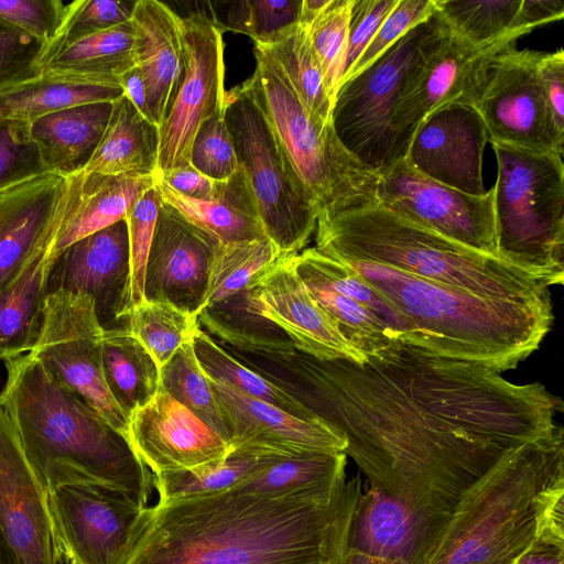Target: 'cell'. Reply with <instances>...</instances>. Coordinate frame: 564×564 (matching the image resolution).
Wrapping results in <instances>:
<instances>
[{"label": "cell", "mask_w": 564, "mask_h": 564, "mask_svg": "<svg viewBox=\"0 0 564 564\" xmlns=\"http://www.w3.org/2000/svg\"><path fill=\"white\" fill-rule=\"evenodd\" d=\"M122 95L121 86L104 80L42 74L0 90V118L32 122L78 105L112 102Z\"/></svg>", "instance_id": "31"}, {"label": "cell", "mask_w": 564, "mask_h": 564, "mask_svg": "<svg viewBox=\"0 0 564 564\" xmlns=\"http://www.w3.org/2000/svg\"><path fill=\"white\" fill-rule=\"evenodd\" d=\"M360 477L263 495L234 488L144 508L120 564H341Z\"/></svg>", "instance_id": "2"}, {"label": "cell", "mask_w": 564, "mask_h": 564, "mask_svg": "<svg viewBox=\"0 0 564 564\" xmlns=\"http://www.w3.org/2000/svg\"><path fill=\"white\" fill-rule=\"evenodd\" d=\"M193 345L199 366L207 377L228 383L243 393L269 402L296 416L317 419L283 388L235 358L200 327L195 333Z\"/></svg>", "instance_id": "39"}, {"label": "cell", "mask_w": 564, "mask_h": 564, "mask_svg": "<svg viewBox=\"0 0 564 564\" xmlns=\"http://www.w3.org/2000/svg\"><path fill=\"white\" fill-rule=\"evenodd\" d=\"M514 564H564V546L534 542Z\"/></svg>", "instance_id": "60"}, {"label": "cell", "mask_w": 564, "mask_h": 564, "mask_svg": "<svg viewBox=\"0 0 564 564\" xmlns=\"http://www.w3.org/2000/svg\"><path fill=\"white\" fill-rule=\"evenodd\" d=\"M229 431L231 452L291 457L308 453H344L345 437L317 419L296 416L209 378Z\"/></svg>", "instance_id": "19"}, {"label": "cell", "mask_w": 564, "mask_h": 564, "mask_svg": "<svg viewBox=\"0 0 564 564\" xmlns=\"http://www.w3.org/2000/svg\"><path fill=\"white\" fill-rule=\"evenodd\" d=\"M225 110L202 123L191 150V164L214 181H226L240 169Z\"/></svg>", "instance_id": "50"}, {"label": "cell", "mask_w": 564, "mask_h": 564, "mask_svg": "<svg viewBox=\"0 0 564 564\" xmlns=\"http://www.w3.org/2000/svg\"><path fill=\"white\" fill-rule=\"evenodd\" d=\"M45 173L30 122L0 118V191Z\"/></svg>", "instance_id": "51"}, {"label": "cell", "mask_w": 564, "mask_h": 564, "mask_svg": "<svg viewBox=\"0 0 564 564\" xmlns=\"http://www.w3.org/2000/svg\"><path fill=\"white\" fill-rule=\"evenodd\" d=\"M135 65L148 88L154 123L166 118L183 77L182 18L158 0L134 2Z\"/></svg>", "instance_id": "26"}, {"label": "cell", "mask_w": 564, "mask_h": 564, "mask_svg": "<svg viewBox=\"0 0 564 564\" xmlns=\"http://www.w3.org/2000/svg\"><path fill=\"white\" fill-rule=\"evenodd\" d=\"M494 194V186L475 196L437 183L404 158L377 174L376 202L456 242L499 256Z\"/></svg>", "instance_id": "14"}, {"label": "cell", "mask_w": 564, "mask_h": 564, "mask_svg": "<svg viewBox=\"0 0 564 564\" xmlns=\"http://www.w3.org/2000/svg\"><path fill=\"white\" fill-rule=\"evenodd\" d=\"M119 83L123 90V95L131 101L135 109L148 121L154 123L149 102L147 84L140 68L135 65L123 73L119 77Z\"/></svg>", "instance_id": "59"}, {"label": "cell", "mask_w": 564, "mask_h": 564, "mask_svg": "<svg viewBox=\"0 0 564 564\" xmlns=\"http://www.w3.org/2000/svg\"><path fill=\"white\" fill-rule=\"evenodd\" d=\"M564 470V432L511 451L459 497L425 564H510L536 540L541 490Z\"/></svg>", "instance_id": "6"}, {"label": "cell", "mask_w": 564, "mask_h": 564, "mask_svg": "<svg viewBox=\"0 0 564 564\" xmlns=\"http://www.w3.org/2000/svg\"><path fill=\"white\" fill-rule=\"evenodd\" d=\"M434 12L433 0H398L341 84L360 73L401 36L426 21Z\"/></svg>", "instance_id": "53"}, {"label": "cell", "mask_w": 564, "mask_h": 564, "mask_svg": "<svg viewBox=\"0 0 564 564\" xmlns=\"http://www.w3.org/2000/svg\"><path fill=\"white\" fill-rule=\"evenodd\" d=\"M397 3L398 0H352L343 79Z\"/></svg>", "instance_id": "55"}, {"label": "cell", "mask_w": 564, "mask_h": 564, "mask_svg": "<svg viewBox=\"0 0 564 564\" xmlns=\"http://www.w3.org/2000/svg\"><path fill=\"white\" fill-rule=\"evenodd\" d=\"M225 118L267 237L282 253H300L316 229L315 202L242 84L227 90Z\"/></svg>", "instance_id": "9"}, {"label": "cell", "mask_w": 564, "mask_h": 564, "mask_svg": "<svg viewBox=\"0 0 564 564\" xmlns=\"http://www.w3.org/2000/svg\"><path fill=\"white\" fill-rule=\"evenodd\" d=\"M257 359L258 372L345 437L372 487L447 522L498 460L561 427L562 401L544 384L401 340L361 365L299 350Z\"/></svg>", "instance_id": "1"}, {"label": "cell", "mask_w": 564, "mask_h": 564, "mask_svg": "<svg viewBox=\"0 0 564 564\" xmlns=\"http://www.w3.org/2000/svg\"><path fill=\"white\" fill-rule=\"evenodd\" d=\"M129 237L123 219L84 237L53 257L47 294L62 290L89 296L104 329L123 326L130 271Z\"/></svg>", "instance_id": "21"}, {"label": "cell", "mask_w": 564, "mask_h": 564, "mask_svg": "<svg viewBox=\"0 0 564 564\" xmlns=\"http://www.w3.org/2000/svg\"><path fill=\"white\" fill-rule=\"evenodd\" d=\"M63 555L78 564H120L143 510L126 494L101 486L67 485L48 492Z\"/></svg>", "instance_id": "17"}, {"label": "cell", "mask_w": 564, "mask_h": 564, "mask_svg": "<svg viewBox=\"0 0 564 564\" xmlns=\"http://www.w3.org/2000/svg\"><path fill=\"white\" fill-rule=\"evenodd\" d=\"M128 442L153 476L194 469L231 452L223 437L161 386L148 403L131 413Z\"/></svg>", "instance_id": "20"}, {"label": "cell", "mask_w": 564, "mask_h": 564, "mask_svg": "<svg viewBox=\"0 0 564 564\" xmlns=\"http://www.w3.org/2000/svg\"><path fill=\"white\" fill-rule=\"evenodd\" d=\"M135 66L132 21L65 44L42 61V74L87 77L119 85Z\"/></svg>", "instance_id": "33"}, {"label": "cell", "mask_w": 564, "mask_h": 564, "mask_svg": "<svg viewBox=\"0 0 564 564\" xmlns=\"http://www.w3.org/2000/svg\"><path fill=\"white\" fill-rule=\"evenodd\" d=\"M302 0H242L232 3L227 23L220 26L250 36L254 43L265 44L278 34L296 24Z\"/></svg>", "instance_id": "48"}, {"label": "cell", "mask_w": 564, "mask_h": 564, "mask_svg": "<svg viewBox=\"0 0 564 564\" xmlns=\"http://www.w3.org/2000/svg\"><path fill=\"white\" fill-rule=\"evenodd\" d=\"M158 148L159 127L148 121L122 95L112 101L106 130L83 172L155 174Z\"/></svg>", "instance_id": "30"}, {"label": "cell", "mask_w": 564, "mask_h": 564, "mask_svg": "<svg viewBox=\"0 0 564 564\" xmlns=\"http://www.w3.org/2000/svg\"><path fill=\"white\" fill-rule=\"evenodd\" d=\"M338 261L415 326L425 349L499 373L538 350L554 319L552 303L480 297L382 264Z\"/></svg>", "instance_id": "5"}, {"label": "cell", "mask_w": 564, "mask_h": 564, "mask_svg": "<svg viewBox=\"0 0 564 564\" xmlns=\"http://www.w3.org/2000/svg\"><path fill=\"white\" fill-rule=\"evenodd\" d=\"M68 186L45 173L0 191V290L53 247Z\"/></svg>", "instance_id": "24"}, {"label": "cell", "mask_w": 564, "mask_h": 564, "mask_svg": "<svg viewBox=\"0 0 564 564\" xmlns=\"http://www.w3.org/2000/svg\"><path fill=\"white\" fill-rule=\"evenodd\" d=\"M510 564H514V562L510 563Z\"/></svg>", "instance_id": "64"}, {"label": "cell", "mask_w": 564, "mask_h": 564, "mask_svg": "<svg viewBox=\"0 0 564 564\" xmlns=\"http://www.w3.org/2000/svg\"><path fill=\"white\" fill-rule=\"evenodd\" d=\"M254 57V73L242 86L263 111L317 214L376 202L377 174L345 149L333 126L314 123L280 66L256 44Z\"/></svg>", "instance_id": "7"}, {"label": "cell", "mask_w": 564, "mask_h": 564, "mask_svg": "<svg viewBox=\"0 0 564 564\" xmlns=\"http://www.w3.org/2000/svg\"><path fill=\"white\" fill-rule=\"evenodd\" d=\"M564 2L561 0H521L514 28L528 33L534 29L563 19Z\"/></svg>", "instance_id": "58"}, {"label": "cell", "mask_w": 564, "mask_h": 564, "mask_svg": "<svg viewBox=\"0 0 564 564\" xmlns=\"http://www.w3.org/2000/svg\"><path fill=\"white\" fill-rule=\"evenodd\" d=\"M341 564H406L397 560H388L347 549Z\"/></svg>", "instance_id": "61"}, {"label": "cell", "mask_w": 564, "mask_h": 564, "mask_svg": "<svg viewBox=\"0 0 564 564\" xmlns=\"http://www.w3.org/2000/svg\"><path fill=\"white\" fill-rule=\"evenodd\" d=\"M284 254L269 238L220 243L210 263L198 314L245 290L256 275Z\"/></svg>", "instance_id": "42"}, {"label": "cell", "mask_w": 564, "mask_h": 564, "mask_svg": "<svg viewBox=\"0 0 564 564\" xmlns=\"http://www.w3.org/2000/svg\"><path fill=\"white\" fill-rule=\"evenodd\" d=\"M344 453H308L279 457L236 488L263 495H285L328 486L346 475Z\"/></svg>", "instance_id": "41"}, {"label": "cell", "mask_w": 564, "mask_h": 564, "mask_svg": "<svg viewBox=\"0 0 564 564\" xmlns=\"http://www.w3.org/2000/svg\"><path fill=\"white\" fill-rule=\"evenodd\" d=\"M64 564H78V563L74 560H66Z\"/></svg>", "instance_id": "63"}, {"label": "cell", "mask_w": 564, "mask_h": 564, "mask_svg": "<svg viewBox=\"0 0 564 564\" xmlns=\"http://www.w3.org/2000/svg\"><path fill=\"white\" fill-rule=\"evenodd\" d=\"M296 254H284L256 275L245 289L251 310L279 326L295 349L318 360L367 357L350 345L311 295L295 267Z\"/></svg>", "instance_id": "18"}, {"label": "cell", "mask_w": 564, "mask_h": 564, "mask_svg": "<svg viewBox=\"0 0 564 564\" xmlns=\"http://www.w3.org/2000/svg\"><path fill=\"white\" fill-rule=\"evenodd\" d=\"M220 243L162 202L145 268L144 299L169 302L198 315Z\"/></svg>", "instance_id": "22"}, {"label": "cell", "mask_w": 564, "mask_h": 564, "mask_svg": "<svg viewBox=\"0 0 564 564\" xmlns=\"http://www.w3.org/2000/svg\"><path fill=\"white\" fill-rule=\"evenodd\" d=\"M154 186L163 203L221 243L268 238L241 167L209 198L184 196L160 178Z\"/></svg>", "instance_id": "29"}, {"label": "cell", "mask_w": 564, "mask_h": 564, "mask_svg": "<svg viewBox=\"0 0 564 564\" xmlns=\"http://www.w3.org/2000/svg\"><path fill=\"white\" fill-rule=\"evenodd\" d=\"M46 44L0 20V90L42 75Z\"/></svg>", "instance_id": "52"}, {"label": "cell", "mask_w": 564, "mask_h": 564, "mask_svg": "<svg viewBox=\"0 0 564 564\" xmlns=\"http://www.w3.org/2000/svg\"><path fill=\"white\" fill-rule=\"evenodd\" d=\"M0 532L13 564H64L48 494L0 405Z\"/></svg>", "instance_id": "16"}, {"label": "cell", "mask_w": 564, "mask_h": 564, "mask_svg": "<svg viewBox=\"0 0 564 564\" xmlns=\"http://www.w3.org/2000/svg\"><path fill=\"white\" fill-rule=\"evenodd\" d=\"M181 28L184 72L170 111L159 127L155 177L191 164L199 127L226 107L223 29L203 12L182 18Z\"/></svg>", "instance_id": "13"}, {"label": "cell", "mask_w": 564, "mask_h": 564, "mask_svg": "<svg viewBox=\"0 0 564 564\" xmlns=\"http://www.w3.org/2000/svg\"><path fill=\"white\" fill-rule=\"evenodd\" d=\"M295 267L301 278L317 281L361 304L399 340L424 348L415 326L346 263L324 256L314 247L295 256Z\"/></svg>", "instance_id": "36"}, {"label": "cell", "mask_w": 564, "mask_h": 564, "mask_svg": "<svg viewBox=\"0 0 564 564\" xmlns=\"http://www.w3.org/2000/svg\"><path fill=\"white\" fill-rule=\"evenodd\" d=\"M447 523L419 513L370 486L355 508L347 549L406 564H425Z\"/></svg>", "instance_id": "25"}, {"label": "cell", "mask_w": 564, "mask_h": 564, "mask_svg": "<svg viewBox=\"0 0 564 564\" xmlns=\"http://www.w3.org/2000/svg\"><path fill=\"white\" fill-rule=\"evenodd\" d=\"M198 322L237 351L260 357H283L296 350L279 326L249 307L245 290L202 310Z\"/></svg>", "instance_id": "34"}, {"label": "cell", "mask_w": 564, "mask_h": 564, "mask_svg": "<svg viewBox=\"0 0 564 564\" xmlns=\"http://www.w3.org/2000/svg\"><path fill=\"white\" fill-rule=\"evenodd\" d=\"M351 3L352 0H328L308 24H303L321 65L333 108L344 75Z\"/></svg>", "instance_id": "46"}, {"label": "cell", "mask_w": 564, "mask_h": 564, "mask_svg": "<svg viewBox=\"0 0 564 564\" xmlns=\"http://www.w3.org/2000/svg\"><path fill=\"white\" fill-rule=\"evenodd\" d=\"M154 184L151 173L80 172L70 176L53 241V257L73 242L123 219L131 205Z\"/></svg>", "instance_id": "27"}, {"label": "cell", "mask_w": 564, "mask_h": 564, "mask_svg": "<svg viewBox=\"0 0 564 564\" xmlns=\"http://www.w3.org/2000/svg\"><path fill=\"white\" fill-rule=\"evenodd\" d=\"M499 256L545 276L564 279V163L557 151L491 143Z\"/></svg>", "instance_id": "8"}, {"label": "cell", "mask_w": 564, "mask_h": 564, "mask_svg": "<svg viewBox=\"0 0 564 564\" xmlns=\"http://www.w3.org/2000/svg\"><path fill=\"white\" fill-rule=\"evenodd\" d=\"M525 34L513 30L476 45L446 25L412 70L398 102L393 118L398 160L405 156L415 131L432 112L449 105L474 107L492 59Z\"/></svg>", "instance_id": "12"}, {"label": "cell", "mask_w": 564, "mask_h": 564, "mask_svg": "<svg viewBox=\"0 0 564 564\" xmlns=\"http://www.w3.org/2000/svg\"><path fill=\"white\" fill-rule=\"evenodd\" d=\"M52 260L51 248L0 290V360L3 362L29 352L37 339Z\"/></svg>", "instance_id": "32"}, {"label": "cell", "mask_w": 564, "mask_h": 564, "mask_svg": "<svg viewBox=\"0 0 564 564\" xmlns=\"http://www.w3.org/2000/svg\"><path fill=\"white\" fill-rule=\"evenodd\" d=\"M276 458L230 452L224 459L194 469L153 476L158 503H172L234 489Z\"/></svg>", "instance_id": "38"}, {"label": "cell", "mask_w": 564, "mask_h": 564, "mask_svg": "<svg viewBox=\"0 0 564 564\" xmlns=\"http://www.w3.org/2000/svg\"><path fill=\"white\" fill-rule=\"evenodd\" d=\"M301 279L345 339L367 358L399 340L382 322L355 300L312 279Z\"/></svg>", "instance_id": "44"}, {"label": "cell", "mask_w": 564, "mask_h": 564, "mask_svg": "<svg viewBox=\"0 0 564 564\" xmlns=\"http://www.w3.org/2000/svg\"><path fill=\"white\" fill-rule=\"evenodd\" d=\"M488 133L478 111L467 105H449L432 112L417 128L404 159L422 175L481 196L482 155Z\"/></svg>", "instance_id": "23"}, {"label": "cell", "mask_w": 564, "mask_h": 564, "mask_svg": "<svg viewBox=\"0 0 564 564\" xmlns=\"http://www.w3.org/2000/svg\"><path fill=\"white\" fill-rule=\"evenodd\" d=\"M155 178L164 181L177 193L192 198L212 197L218 189L221 182L214 181L205 176L192 164L177 169L167 175Z\"/></svg>", "instance_id": "57"}, {"label": "cell", "mask_w": 564, "mask_h": 564, "mask_svg": "<svg viewBox=\"0 0 564 564\" xmlns=\"http://www.w3.org/2000/svg\"><path fill=\"white\" fill-rule=\"evenodd\" d=\"M160 386L229 444L226 421L193 341L183 345L160 369Z\"/></svg>", "instance_id": "43"}, {"label": "cell", "mask_w": 564, "mask_h": 564, "mask_svg": "<svg viewBox=\"0 0 564 564\" xmlns=\"http://www.w3.org/2000/svg\"><path fill=\"white\" fill-rule=\"evenodd\" d=\"M128 332L152 357L159 370L200 327L198 315L164 301L144 299L126 318Z\"/></svg>", "instance_id": "40"}, {"label": "cell", "mask_w": 564, "mask_h": 564, "mask_svg": "<svg viewBox=\"0 0 564 564\" xmlns=\"http://www.w3.org/2000/svg\"><path fill=\"white\" fill-rule=\"evenodd\" d=\"M0 405L22 451L48 494L67 485H94L149 506L153 475L129 442L61 383L32 354L4 361Z\"/></svg>", "instance_id": "3"}, {"label": "cell", "mask_w": 564, "mask_h": 564, "mask_svg": "<svg viewBox=\"0 0 564 564\" xmlns=\"http://www.w3.org/2000/svg\"><path fill=\"white\" fill-rule=\"evenodd\" d=\"M102 366L112 397L129 417L160 388L156 364L124 325L105 329Z\"/></svg>", "instance_id": "35"}, {"label": "cell", "mask_w": 564, "mask_h": 564, "mask_svg": "<svg viewBox=\"0 0 564 564\" xmlns=\"http://www.w3.org/2000/svg\"><path fill=\"white\" fill-rule=\"evenodd\" d=\"M0 564H13L12 557L0 532Z\"/></svg>", "instance_id": "62"}, {"label": "cell", "mask_w": 564, "mask_h": 564, "mask_svg": "<svg viewBox=\"0 0 564 564\" xmlns=\"http://www.w3.org/2000/svg\"><path fill=\"white\" fill-rule=\"evenodd\" d=\"M112 102L66 108L30 122V133L50 173L70 177L84 171L108 124Z\"/></svg>", "instance_id": "28"}, {"label": "cell", "mask_w": 564, "mask_h": 564, "mask_svg": "<svg viewBox=\"0 0 564 564\" xmlns=\"http://www.w3.org/2000/svg\"><path fill=\"white\" fill-rule=\"evenodd\" d=\"M104 332L89 296L58 290L46 296L41 330L30 352L128 441L129 416L105 378Z\"/></svg>", "instance_id": "11"}, {"label": "cell", "mask_w": 564, "mask_h": 564, "mask_svg": "<svg viewBox=\"0 0 564 564\" xmlns=\"http://www.w3.org/2000/svg\"><path fill=\"white\" fill-rule=\"evenodd\" d=\"M540 54L512 46L492 59L474 105L490 143L564 153V133L555 128L540 88Z\"/></svg>", "instance_id": "15"}, {"label": "cell", "mask_w": 564, "mask_h": 564, "mask_svg": "<svg viewBox=\"0 0 564 564\" xmlns=\"http://www.w3.org/2000/svg\"><path fill=\"white\" fill-rule=\"evenodd\" d=\"M445 26L435 9L337 91L334 130L345 149L375 174L399 161L393 130L398 102L406 79Z\"/></svg>", "instance_id": "10"}, {"label": "cell", "mask_w": 564, "mask_h": 564, "mask_svg": "<svg viewBox=\"0 0 564 564\" xmlns=\"http://www.w3.org/2000/svg\"><path fill=\"white\" fill-rule=\"evenodd\" d=\"M540 88L555 128L564 133V52H541L536 64Z\"/></svg>", "instance_id": "56"}, {"label": "cell", "mask_w": 564, "mask_h": 564, "mask_svg": "<svg viewBox=\"0 0 564 564\" xmlns=\"http://www.w3.org/2000/svg\"><path fill=\"white\" fill-rule=\"evenodd\" d=\"M433 2L448 30L471 44H484L513 30H520L514 28V22L521 0H433Z\"/></svg>", "instance_id": "45"}, {"label": "cell", "mask_w": 564, "mask_h": 564, "mask_svg": "<svg viewBox=\"0 0 564 564\" xmlns=\"http://www.w3.org/2000/svg\"><path fill=\"white\" fill-rule=\"evenodd\" d=\"M161 204L159 191L153 186L131 205L124 216L130 271L122 312L123 323L130 311L144 300L145 268Z\"/></svg>", "instance_id": "47"}, {"label": "cell", "mask_w": 564, "mask_h": 564, "mask_svg": "<svg viewBox=\"0 0 564 564\" xmlns=\"http://www.w3.org/2000/svg\"><path fill=\"white\" fill-rule=\"evenodd\" d=\"M315 248L332 259L382 264L480 297L551 303L542 274L456 242L378 202L319 212Z\"/></svg>", "instance_id": "4"}, {"label": "cell", "mask_w": 564, "mask_h": 564, "mask_svg": "<svg viewBox=\"0 0 564 564\" xmlns=\"http://www.w3.org/2000/svg\"><path fill=\"white\" fill-rule=\"evenodd\" d=\"M262 47L280 66L314 123L333 126V105L306 28L297 22Z\"/></svg>", "instance_id": "37"}, {"label": "cell", "mask_w": 564, "mask_h": 564, "mask_svg": "<svg viewBox=\"0 0 564 564\" xmlns=\"http://www.w3.org/2000/svg\"><path fill=\"white\" fill-rule=\"evenodd\" d=\"M134 2L76 0L66 4L59 31L45 48L43 58L65 44L130 21Z\"/></svg>", "instance_id": "49"}, {"label": "cell", "mask_w": 564, "mask_h": 564, "mask_svg": "<svg viewBox=\"0 0 564 564\" xmlns=\"http://www.w3.org/2000/svg\"><path fill=\"white\" fill-rule=\"evenodd\" d=\"M66 4L59 0H0V20L44 42L56 37Z\"/></svg>", "instance_id": "54"}]
</instances>
